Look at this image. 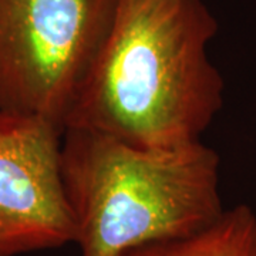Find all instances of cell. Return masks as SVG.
<instances>
[{
    "instance_id": "obj_1",
    "label": "cell",
    "mask_w": 256,
    "mask_h": 256,
    "mask_svg": "<svg viewBox=\"0 0 256 256\" xmlns=\"http://www.w3.org/2000/svg\"><path fill=\"white\" fill-rule=\"evenodd\" d=\"M216 32L202 0H118L64 130L154 148L201 141L224 104Z\"/></svg>"
},
{
    "instance_id": "obj_2",
    "label": "cell",
    "mask_w": 256,
    "mask_h": 256,
    "mask_svg": "<svg viewBox=\"0 0 256 256\" xmlns=\"http://www.w3.org/2000/svg\"><path fill=\"white\" fill-rule=\"evenodd\" d=\"M220 162L202 141L154 148L64 130L62 178L82 256H127L210 228L225 212Z\"/></svg>"
},
{
    "instance_id": "obj_3",
    "label": "cell",
    "mask_w": 256,
    "mask_h": 256,
    "mask_svg": "<svg viewBox=\"0 0 256 256\" xmlns=\"http://www.w3.org/2000/svg\"><path fill=\"white\" fill-rule=\"evenodd\" d=\"M118 0H0V108L64 131Z\"/></svg>"
},
{
    "instance_id": "obj_5",
    "label": "cell",
    "mask_w": 256,
    "mask_h": 256,
    "mask_svg": "<svg viewBox=\"0 0 256 256\" xmlns=\"http://www.w3.org/2000/svg\"><path fill=\"white\" fill-rule=\"evenodd\" d=\"M127 256H256V212L238 205L195 235L144 246Z\"/></svg>"
},
{
    "instance_id": "obj_4",
    "label": "cell",
    "mask_w": 256,
    "mask_h": 256,
    "mask_svg": "<svg viewBox=\"0 0 256 256\" xmlns=\"http://www.w3.org/2000/svg\"><path fill=\"white\" fill-rule=\"evenodd\" d=\"M62 140L63 130L53 122L0 108V256L74 244Z\"/></svg>"
}]
</instances>
